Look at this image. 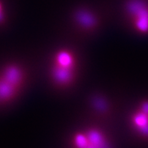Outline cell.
I'll use <instances>...</instances> for the list:
<instances>
[{
  "label": "cell",
  "instance_id": "cell-1",
  "mask_svg": "<svg viewBox=\"0 0 148 148\" xmlns=\"http://www.w3.org/2000/svg\"><path fill=\"white\" fill-rule=\"evenodd\" d=\"M76 67V59L71 51H58L54 56L51 73L54 83L60 86L70 85L75 79Z\"/></svg>",
  "mask_w": 148,
  "mask_h": 148
},
{
  "label": "cell",
  "instance_id": "cell-2",
  "mask_svg": "<svg viewBox=\"0 0 148 148\" xmlns=\"http://www.w3.org/2000/svg\"><path fill=\"white\" fill-rule=\"evenodd\" d=\"M73 143L75 148H110L106 134L95 128L76 133L73 139Z\"/></svg>",
  "mask_w": 148,
  "mask_h": 148
},
{
  "label": "cell",
  "instance_id": "cell-3",
  "mask_svg": "<svg viewBox=\"0 0 148 148\" xmlns=\"http://www.w3.org/2000/svg\"><path fill=\"white\" fill-rule=\"evenodd\" d=\"M127 11L134 28L139 32H148V4L142 0H130Z\"/></svg>",
  "mask_w": 148,
  "mask_h": 148
},
{
  "label": "cell",
  "instance_id": "cell-4",
  "mask_svg": "<svg viewBox=\"0 0 148 148\" xmlns=\"http://www.w3.org/2000/svg\"><path fill=\"white\" fill-rule=\"evenodd\" d=\"M0 76L21 88L24 81V73L23 69L16 64H10L2 70Z\"/></svg>",
  "mask_w": 148,
  "mask_h": 148
},
{
  "label": "cell",
  "instance_id": "cell-5",
  "mask_svg": "<svg viewBox=\"0 0 148 148\" xmlns=\"http://www.w3.org/2000/svg\"><path fill=\"white\" fill-rule=\"evenodd\" d=\"M20 89L0 76V105L5 104L13 99Z\"/></svg>",
  "mask_w": 148,
  "mask_h": 148
},
{
  "label": "cell",
  "instance_id": "cell-6",
  "mask_svg": "<svg viewBox=\"0 0 148 148\" xmlns=\"http://www.w3.org/2000/svg\"><path fill=\"white\" fill-rule=\"evenodd\" d=\"M133 124L143 136L148 138V114L140 110L133 117Z\"/></svg>",
  "mask_w": 148,
  "mask_h": 148
},
{
  "label": "cell",
  "instance_id": "cell-7",
  "mask_svg": "<svg viewBox=\"0 0 148 148\" xmlns=\"http://www.w3.org/2000/svg\"><path fill=\"white\" fill-rule=\"evenodd\" d=\"M75 16L77 21L85 29H93L97 24L95 16L89 11L79 10L76 12Z\"/></svg>",
  "mask_w": 148,
  "mask_h": 148
},
{
  "label": "cell",
  "instance_id": "cell-8",
  "mask_svg": "<svg viewBox=\"0 0 148 148\" xmlns=\"http://www.w3.org/2000/svg\"><path fill=\"white\" fill-rule=\"evenodd\" d=\"M2 7V4L0 1V23H2L4 21V14Z\"/></svg>",
  "mask_w": 148,
  "mask_h": 148
}]
</instances>
